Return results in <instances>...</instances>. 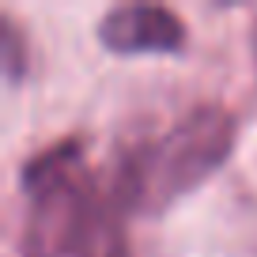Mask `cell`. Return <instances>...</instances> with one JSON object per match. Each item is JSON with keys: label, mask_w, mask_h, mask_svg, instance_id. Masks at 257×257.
I'll use <instances>...</instances> for the list:
<instances>
[{"label": "cell", "mask_w": 257, "mask_h": 257, "mask_svg": "<svg viewBox=\"0 0 257 257\" xmlns=\"http://www.w3.org/2000/svg\"><path fill=\"white\" fill-rule=\"evenodd\" d=\"M231 144L234 113L219 102H204L189 110L163 137L121 155L117 170L106 185V197L121 216H128V212L159 216L182 193L197 189L231 155Z\"/></svg>", "instance_id": "obj_2"}, {"label": "cell", "mask_w": 257, "mask_h": 257, "mask_svg": "<svg viewBox=\"0 0 257 257\" xmlns=\"http://www.w3.org/2000/svg\"><path fill=\"white\" fill-rule=\"evenodd\" d=\"M0 53H4V76H8V83H16L23 76L27 61H23V34L12 23V16H0Z\"/></svg>", "instance_id": "obj_4"}, {"label": "cell", "mask_w": 257, "mask_h": 257, "mask_svg": "<svg viewBox=\"0 0 257 257\" xmlns=\"http://www.w3.org/2000/svg\"><path fill=\"white\" fill-rule=\"evenodd\" d=\"M23 257H125L121 212L95 189L80 140H57L23 163Z\"/></svg>", "instance_id": "obj_1"}, {"label": "cell", "mask_w": 257, "mask_h": 257, "mask_svg": "<svg viewBox=\"0 0 257 257\" xmlns=\"http://www.w3.org/2000/svg\"><path fill=\"white\" fill-rule=\"evenodd\" d=\"M249 46H253V57H257V16H253V27H249Z\"/></svg>", "instance_id": "obj_5"}, {"label": "cell", "mask_w": 257, "mask_h": 257, "mask_svg": "<svg viewBox=\"0 0 257 257\" xmlns=\"http://www.w3.org/2000/svg\"><path fill=\"white\" fill-rule=\"evenodd\" d=\"M98 42L110 53H178L185 46V23L159 4H117L98 19Z\"/></svg>", "instance_id": "obj_3"}]
</instances>
